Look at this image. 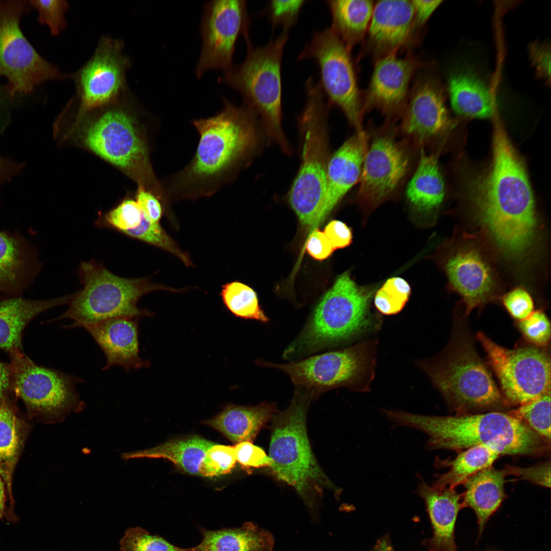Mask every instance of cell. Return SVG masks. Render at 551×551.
I'll return each mask as SVG.
<instances>
[{
  "label": "cell",
  "instance_id": "obj_1",
  "mask_svg": "<svg viewBox=\"0 0 551 551\" xmlns=\"http://www.w3.org/2000/svg\"><path fill=\"white\" fill-rule=\"evenodd\" d=\"M492 159L488 171L471 187L480 222L506 256L519 259L535 242V199L522 160L498 121L494 127Z\"/></svg>",
  "mask_w": 551,
  "mask_h": 551
},
{
  "label": "cell",
  "instance_id": "obj_2",
  "mask_svg": "<svg viewBox=\"0 0 551 551\" xmlns=\"http://www.w3.org/2000/svg\"><path fill=\"white\" fill-rule=\"evenodd\" d=\"M256 116L224 97L216 114L192 121L199 136L193 157L160 181L170 204L212 196L233 181L257 146Z\"/></svg>",
  "mask_w": 551,
  "mask_h": 551
},
{
  "label": "cell",
  "instance_id": "obj_3",
  "mask_svg": "<svg viewBox=\"0 0 551 551\" xmlns=\"http://www.w3.org/2000/svg\"><path fill=\"white\" fill-rule=\"evenodd\" d=\"M385 414L396 425L425 433L429 449L457 451L484 445L515 455L538 453L545 447L542 437L511 413L431 416L387 410Z\"/></svg>",
  "mask_w": 551,
  "mask_h": 551
},
{
  "label": "cell",
  "instance_id": "obj_4",
  "mask_svg": "<svg viewBox=\"0 0 551 551\" xmlns=\"http://www.w3.org/2000/svg\"><path fill=\"white\" fill-rule=\"evenodd\" d=\"M312 397L298 390L289 407L274 415L269 457L274 475L297 491L315 517L323 490L338 488L319 466L308 439L306 415Z\"/></svg>",
  "mask_w": 551,
  "mask_h": 551
},
{
  "label": "cell",
  "instance_id": "obj_5",
  "mask_svg": "<svg viewBox=\"0 0 551 551\" xmlns=\"http://www.w3.org/2000/svg\"><path fill=\"white\" fill-rule=\"evenodd\" d=\"M465 327L457 322L444 349L418 363L449 406L460 413L494 407L503 400Z\"/></svg>",
  "mask_w": 551,
  "mask_h": 551
},
{
  "label": "cell",
  "instance_id": "obj_6",
  "mask_svg": "<svg viewBox=\"0 0 551 551\" xmlns=\"http://www.w3.org/2000/svg\"><path fill=\"white\" fill-rule=\"evenodd\" d=\"M305 89V106L299 118L302 160L288 200L301 223L314 227L322 222L321 210L330 157L326 121L329 103L320 83L312 78L306 81Z\"/></svg>",
  "mask_w": 551,
  "mask_h": 551
},
{
  "label": "cell",
  "instance_id": "obj_7",
  "mask_svg": "<svg viewBox=\"0 0 551 551\" xmlns=\"http://www.w3.org/2000/svg\"><path fill=\"white\" fill-rule=\"evenodd\" d=\"M288 32L282 33L266 45L255 47L246 40L244 60L218 80L239 92L244 106L260 116L268 137L286 153L289 147L282 127L281 67Z\"/></svg>",
  "mask_w": 551,
  "mask_h": 551
},
{
  "label": "cell",
  "instance_id": "obj_8",
  "mask_svg": "<svg viewBox=\"0 0 551 551\" xmlns=\"http://www.w3.org/2000/svg\"><path fill=\"white\" fill-rule=\"evenodd\" d=\"M79 276L83 289L74 293L69 308L52 320H72L73 322L65 328H82L115 317L138 319L150 316L151 312L137 306L142 296L159 289L176 291L174 289L154 284L147 278L117 276L94 261L82 262Z\"/></svg>",
  "mask_w": 551,
  "mask_h": 551
},
{
  "label": "cell",
  "instance_id": "obj_9",
  "mask_svg": "<svg viewBox=\"0 0 551 551\" xmlns=\"http://www.w3.org/2000/svg\"><path fill=\"white\" fill-rule=\"evenodd\" d=\"M371 294L358 286L348 272L339 276L284 356L290 357L334 346L368 331L373 324L369 309Z\"/></svg>",
  "mask_w": 551,
  "mask_h": 551
},
{
  "label": "cell",
  "instance_id": "obj_10",
  "mask_svg": "<svg viewBox=\"0 0 551 551\" xmlns=\"http://www.w3.org/2000/svg\"><path fill=\"white\" fill-rule=\"evenodd\" d=\"M117 100L88 126L84 143L93 153L131 175L167 206L168 202L153 169L144 134L138 128L136 118L117 105Z\"/></svg>",
  "mask_w": 551,
  "mask_h": 551
},
{
  "label": "cell",
  "instance_id": "obj_11",
  "mask_svg": "<svg viewBox=\"0 0 551 551\" xmlns=\"http://www.w3.org/2000/svg\"><path fill=\"white\" fill-rule=\"evenodd\" d=\"M376 348L375 341L368 340L286 364L261 363L284 371L313 397L338 387L366 392L375 374Z\"/></svg>",
  "mask_w": 551,
  "mask_h": 551
},
{
  "label": "cell",
  "instance_id": "obj_12",
  "mask_svg": "<svg viewBox=\"0 0 551 551\" xmlns=\"http://www.w3.org/2000/svg\"><path fill=\"white\" fill-rule=\"evenodd\" d=\"M28 10L26 1H0V76L7 78L5 90L10 96L69 77L41 56L23 34L20 20Z\"/></svg>",
  "mask_w": 551,
  "mask_h": 551
},
{
  "label": "cell",
  "instance_id": "obj_13",
  "mask_svg": "<svg viewBox=\"0 0 551 551\" xmlns=\"http://www.w3.org/2000/svg\"><path fill=\"white\" fill-rule=\"evenodd\" d=\"M350 52L329 28L313 33L298 60L316 61L319 82L329 103L338 107L356 132H360L364 131L362 96Z\"/></svg>",
  "mask_w": 551,
  "mask_h": 551
},
{
  "label": "cell",
  "instance_id": "obj_14",
  "mask_svg": "<svg viewBox=\"0 0 551 551\" xmlns=\"http://www.w3.org/2000/svg\"><path fill=\"white\" fill-rule=\"evenodd\" d=\"M9 356L12 391L29 408L59 418L83 409L84 404L76 389L82 379L39 366L22 350Z\"/></svg>",
  "mask_w": 551,
  "mask_h": 551
},
{
  "label": "cell",
  "instance_id": "obj_15",
  "mask_svg": "<svg viewBox=\"0 0 551 551\" xmlns=\"http://www.w3.org/2000/svg\"><path fill=\"white\" fill-rule=\"evenodd\" d=\"M477 338L486 352L504 396L509 404L521 405L550 389V359L536 346L505 348L479 332Z\"/></svg>",
  "mask_w": 551,
  "mask_h": 551
},
{
  "label": "cell",
  "instance_id": "obj_16",
  "mask_svg": "<svg viewBox=\"0 0 551 551\" xmlns=\"http://www.w3.org/2000/svg\"><path fill=\"white\" fill-rule=\"evenodd\" d=\"M121 40L103 36L87 62L70 74L75 83L80 114L102 108L128 91L127 73L131 64Z\"/></svg>",
  "mask_w": 551,
  "mask_h": 551
},
{
  "label": "cell",
  "instance_id": "obj_17",
  "mask_svg": "<svg viewBox=\"0 0 551 551\" xmlns=\"http://www.w3.org/2000/svg\"><path fill=\"white\" fill-rule=\"evenodd\" d=\"M249 18L245 1L207 2L200 25L202 47L195 67L201 78L206 72L219 69L223 73L234 67L233 56L239 36L249 38Z\"/></svg>",
  "mask_w": 551,
  "mask_h": 551
},
{
  "label": "cell",
  "instance_id": "obj_18",
  "mask_svg": "<svg viewBox=\"0 0 551 551\" xmlns=\"http://www.w3.org/2000/svg\"><path fill=\"white\" fill-rule=\"evenodd\" d=\"M409 147V142L397 139L391 129H383L369 139L359 182L361 201L377 204L400 190L411 168Z\"/></svg>",
  "mask_w": 551,
  "mask_h": 551
},
{
  "label": "cell",
  "instance_id": "obj_19",
  "mask_svg": "<svg viewBox=\"0 0 551 551\" xmlns=\"http://www.w3.org/2000/svg\"><path fill=\"white\" fill-rule=\"evenodd\" d=\"M424 65L419 57L396 54L375 60L367 89L362 96L364 113L373 109L388 118L401 116L409 96V86L416 70Z\"/></svg>",
  "mask_w": 551,
  "mask_h": 551
},
{
  "label": "cell",
  "instance_id": "obj_20",
  "mask_svg": "<svg viewBox=\"0 0 551 551\" xmlns=\"http://www.w3.org/2000/svg\"><path fill=\"white\" fill-rule=\"evenodd\" d=\"M401 117L400 129L406 140L419 148L444 132L449 118L436 78L422 76L415 82Z\"/></svg>",
  "mask_w": 551,
  "mask_h": 551
},
{
  "label": "cell",
  "instance_id": "obj_21",
  "mask_svg": "<svg viewBox=\"0 0 551 551\" xmlns=\"http://www.w3.org/2000/svg\"><path fill=\"white\" fill-rule=\"evenodd\" d=\"M418 32L411 1H381L374 4L365 51L376 60L412 45Z\"/></svg>",
  "mask_w": 551,
  "mask_h": 551
},
{
  "label": "cell",
  "instance_id": "obj_22",
  "mask_svg": "<svg viewBox=\"0 0 551 551\" xmlns=\"http://www.w3.org/2000/svg\"><path fill=\"white\" fill-rule=\"evenodd\" d=\"M42 266L31 242L16 232L0 231V299L22 296Z\"/></svg>",
  "mask_w": 551,
  "mask_h": 551
},
{
  "label": "cell",
  "instance_id": "obj_23",
  "mask_svg": "<svg viewBox=\"0 0 551 551\" xmlns=\"http://www.w3.org/2000/svg\"><path fill=\"white\" fill-rule=\"evenodd\" d=\"M103 350L106 362L102 369L119 365L127 372L147 367L139 356L138 319L115 317L82 327Z\"/></svg>",
  "mask_w": 551,
  "mask_h": 551
},
{
  "label": "cell",
  "instance_id": "obj_24",
  "mask_svg": "<svg viewBox=\"0 0 551 551\" xmlns=\"http://www.w3.org/2000/svg\"><path fill=\"white\" fill-rule=\"evenodd\" d=\"M369 139L365 131L356 132L330 157L321 210L322 221L345 194L359 183Z\"/></svg>",
  "mask_w": 551,
  "mask_h": 551
},
{
  "label": "cell",
  "instance_id": "obj_25",
  "mask_svg": "<svg viewBox=\"0 0 551 551\" xmlns=\"http://www.w3.org/2000/svg\"><path fill=\"white\" fill-rule=\"evenodd\" d=\"M446 271L450 284L462 298L465 315L492 297L495 288L493 273L478 251L469 248L459 251L448 260Z\"/></svg>",
  "mask_w": 551,
  "mask_h": 551
},
{
  "label": "cell",
  "instance_id": "obj_26",
  "mask_svg": "<svg viewBox=\"0 0 551 551\" xmlns=\"http://www.w3.org/2000/svg\"><path fill=\"white\" fill-rule=\"evenodd\" d=\"M417 493L423 499L433 528V536L424 544L429 551H457L454 530L462 494L455 488L430 485L422 479Z\"/></svg>",
  "mask_w": 551,
  "mask_h": 551
},
{
  "label": "cell",
  "instance_id": "obj_27",
  "mask_svg": "<svg viewBox=\"0 0 551 551\" xmlns=\"http://www.w3.org/2000/svg\"><path fill=\"white\" fill-rule=\"evenodd\" d=\"M74 294L47 299L22 296L0 299V348L9 355L22 350V337L28 323L46 310L69 304Z\"/></svg>",
  "mask_w": 551,
  "mask_h": 551
},
{
  "label": "cell",
  "instance_id": "obj_28",
  "mask_svg": "<svg viewBox=\"0 0 551 551\" xmlns=\"http://www.w3.org/2000/svg\"><path fill=\"white\" fill-rule=\"evenodd\" d=\"M448 90L452 107L457 114L487 118L493 114L492 96L486 82L469 67L457 68L449 75Z\"/></svg>",
  "mask_w": 551,
  "mask_h": 551
},
{
  "label": "cell",
  "instance_id": "obj_29",
  "mask_svg": "<svg viewBox=\"0 0 551 551\" xmlns=\"http://www.w3.org/2000/svg\"><path fill=\"white\" fill-rule=\"evenodd\" d=\"M277 411L274 404L267 403L255 406L229 405L217 415L204 423L221 433L234 444L252 442Z\"/></svg>",
  "mask_w": 551,
  "mask_h": 551
},
{
  "label": "cell",
  "instance_id": "obj_30",
  "mask_svg": "<svg viewBox=\"0 0 551 551\" xmlns=\"http://www.w3.org/2000/svg\"><path fill=\"white\" fill-rule=\"evenodd\" d=\"M507 475L506 469H497L491 466L478 472L463 484L465 491L462 494V508L468 507L474 512L479 536L506 497L504 485Z\"/></svg>",
  "mask_w": 551,
  "mask_h": 551
},
{
  "label": "cell",
  "instance_id": "obj_31",
  "mask_svg": "<svg viewBox=\"0 0 551 551\" xmlns=\"http://www.w3.org/2000/svg\"><path fill=\"white\" fill-rule=\"evenodd\" d=\"M418 162L405 188V196L416 210L428 212L437 208L445 195V183L436 155L419 149Z\"/></svg>",
  "mask_w": 551,
  "mask_h": 551
},
{
  "label": "cell",
  "instance_id": "obj_32",
  "mask_svg": "<svg viewBox=\"0 0 551 551\" xmlns=\"http://www.w3.org/2000/svg\"><path fill=\"white\" fill-rule=\"evenodd\" d=\"M199 530L202 541L190 551H272L274 546L273 535L252 522L237 528Z\"/></svg>",
  "mask_w": 551,
  "mask_h": 551
},
{
  "label": "cell",
  "instance_id": "obj_33",
  "mask_svg": "<svg viewBox=\"0 0 551 551\" xmlns=\"http://www.w3.org/2000/svg\"><path fill=\"white\" fill-rule=\"evenodd\" d=\"M326 3L332 16L331 30L351 52L366 35L374 2L368 0H329Z\"/></svg>",
  "mask_w": 551,
  "mask_h": 551
},
{
  "label": "cell",
  "instance_id": "obj_34",
  "mask_svg": "<svg viewBox=\"0 0 551 551\" xmlns=\"http://www.w3.org/2000/svg\"><path fill=\"white\" fill-rule=\"evenodd\" d=\"M214 444L201 437L194 436L168 441L149 449L125 453L122 458L166 459L186 472L199 475L200 463Z\"/></svg>",
  "mask_w": 551,
  "mask_h": 551
},
{
  "label": "cell",
  "instance_id": "obj_35",
  "mask_svg": "<svg viewBox=\"0 0 551 551\" xmlns=\"http://www.w3.org/2000/svg\"><path fill=\"white\" fill-rule=\"evenodd\" d=\"M502 455L496 447L480 445L462 450L453 460L443 461L439 465L449 467L446 472L437 475L433 485L455 488L478 472L492 466Z\"/></svg>",
  "mask_w": 551,
  "mask_h": 551
},
{
  "label": "cell",
  "instance_id": "obj_36",
  "mask_svg": "<svg viewBox=\"0 0 551 551\" xmlns=\"http://www.w3.org/2000/svg\"><path fill=\"white\" fill-rule=\"evenodd\" d=\"M21 442L19 420L6 399L0 400V474L9 484Z\"/></svg>",
  "mask_w": 551,
  "mask_h": 551
},
{
  "label": "cell",
  "instance_id": "obj_37",
  "mask_svg": "<svg viewBox=\"0 0 551 551\" xmlns=\"http://www.w3.org/2000/svg\"><path fill=\"white\" fill-rule=\"evenodd\" d=\"M221 296L228 309L235 315L262 322L269 319L261 308L256 292L249 286L238 281L223 286Z\"/></svg>",
  "mask_w": 551,
  "mask_h": 551
},
{
  "label": "cell",
  "instance_id": "obj_38",
  "mask_svg": "<svg viewBox=\"0 0 551 551\" xmlns=\"http://www.w3.org/2000/svg\"><path fill=\"white\" fill-rule=\"evenodd\" d=\"M511 413L544 439H550V389Z\"/></svg>",
  "mask_w": 551,
  "mask_h": 551
},
{
  "label": "cell",
  "instance_id": "obj_39",
  "mask_svg": "<svg viewBox=\"0 0 551 551\" xmlns=\"http://www.w3.org/2000/svg\"><path fill=\"white\" fill-rule=\"evenodd\" d=\"M121 551H190L170 543L162 537L150 534L140 527L128 529L120 540Z\"/></svg>",
  "mask_w": 551,
  "mask_h": 551
},
{
  "label": "cell",
  "instance_id": "obj_40",
  "mask_svg": "<svg viewBox=\"0 0 551 551\" xmlns=\"http://www.w3.org/2000/svg\"><path fill=\"white\" fill-rule=\"evenodd\" d=\"M234 446L212 445L206 453L199 468V475L213 477L229 473L236 464Z\"/></svg>",
  "mask_w": 551,
  "mask_h": 551
},
{
  "label": "cell",
  "instance_id": "obj_41",
  "mask_svg": "<svg viewBox=\"0 0 551 551\" xmlns=\"http://www.w3.org/2000/svg\"><path fill=\"white\" fill-rule=\"evenodd\" d=\"M142 217L137 202L127 199L105 215L103 225L123 233L138 227Z\"/></svg>",
  "mask_w": 551,
  "mask_h": 551
},
{
  "label": "cell",
  "instance_id": "obj_42",
  "mask_svg": "<svg viewBox=\"0 0 551 551\" xmlns=\"http://www.w3.org/2000/svg\"><path fill=\"white\" fill-rule=\"evenodd\" d=\"M29 3L38 12V21L47 25L53 35H58L65 28V13L69 5L64 0L30 1Z\"/></svg>",
  "mask_w": 551,
  "mask_h": 551
},
{
  "label": "cell",
  "instance_id": "obj_43",
  "mask_svg": "<svg viewBox=\"0 0 551 551\" xmlns=\"http://www.w3.org/2000/svg\"><path fill=\"white\" fill-rule=\"evenodd\" d=\"M304 0H272L266 7L265 12L272 27L281 26L283 31L288 30L298 20Z\"/></svg>",
  "mask_w": 551,
  "mask_h": 551
},
{
  "label": "cell",
  "instance_id": "obj_44",
  "mask_svg": "<svg viewBox=\"0 0 551 551\" xmlns=\"http://www.w3.org/2000/svg\"><path fill=\"white\" fill-rule=\"evenodd\" d=\"M518 327L525 338L535 346H545L550 341V321L541 310L534 311L526 318L518 321Z\"/></svg>",
  "mask_w": 551,
  "mask_h": 551
},
{
  "label": "cell",
  "instance_id": "obj_45",
  "mask_svg": "<svg viewBox=\"0 0 551 551\" xmlns=\"http://www.w3.org/2000/svg\"><path fill=\"white\" fill-rule=\"evenodd\" d=\"M502 302L510 314L518 321L526 318L534 311L532 296L521 287L509 291L503 297Z\"/></svg>",
  "mask_w": 551,
  "mask_h": 551
},
{
  "label": "cell",
  "instance_id": "obj_46",
  "mask_svg": "<svg viewBox=\"0 0 551 551\" xmlns=\"http://www.w3.org/2000/svg\"><path fill=\"white\" fill-rule=\"evenodd\" d=\"M236 461L248 469L270 466L271 460L263 449L251 442L244 441L234 446Z\"/></svg>",
  "mask_w": 551,
  "mask_h": 551
},
{
  "label": "cell",
  "instance_id": "obj_47",
  "mask_svg": "<svg viewBox=\"0 0 551 551\" xmlns=\"http://www.w3.org/2000/svg\"><path fill=\"white\" fill-rule=\"evenodd\" d=\"M506 469L508 474L514 475L540 486L550 487V462L526 468L508 467Z\"/></svg>",
  "mask_w": 551,
  "mask_h": 551
},
{
  "label": "cell",
  "instance_id": "obj_48",
  "mask_svg": "<svg viewBox=\"0 0 551 551\" xmlns=\"http://www.w3.org/2000/svg\"><path fill=\"white\" fill-rule=\"evenodd\" d=\"M136 201L145 218L153 223H160L164 208L161 201L155 194L139 186Z\"/></svg>",
  "mask_w": 551,
  "mask_h": 551
},
{
  "label": "cell",
  "instance_id": "obj_49",
  "mask_svg": "<svg viewBox=\"0 0 551 551\" xmlns=\"http://www.w3.org/2000/svg\"><path fill=\"white\" fill-rule=\"evenodd\" d=\"M306 247L310 256L319 261L328 258L334 251L324 232L318 229L310 234Z\"/></svg>",
  "mask_w": 551,
  "mask_h": 551
},
{
  "label": "cell",
  "instance_id": "obj_50",
  "mask_svg": "<svg viewBox=\"0 0 551 551\" xmlns=\"http://www.w3.org/2000/svg\"><path fill=\"white\" fill-rule=\"evenodd\" d=\"M324 233L331 242L334 250L349 245L352 240L349 228L343 222L334 220L325 227Z\"/></svg>",
  "mask_w": 551,
  "mask_h": 551
},
{
  "label": "cell",
  "instance_id": "obj_51",
  "mask_svg": "<svg viewBox=\"0 0 551 551\" xmlns=\"http://www.w3.org/2000/svg\"><path fill=\"white\" fill-rule=\"evenodd\" d=\"M531 60L538 74L544 79H550V48L546 44L534 43L530 47Z\"/></svg>",
  "mask_w": 551,
  "mask_h": 551
},
{
  "label": "cell",
  "instance_id": "obj_52",
  "mask_svg": "<svg viewBox=\"0 0 551 551\" xmlns=\"http://www.w3.org/2000/svg\"><path fill=\"white\" fill-rule=\"evenodd\" d=\"M376 308L385 315H393L399 312L406 303L382 287L376 293L374 299Z\"/></svg>",
  "mask_w": 551,
  "mask_h": 551
},
{
  "label": "cell",
  "instance_id": "obj_53",
  "mask_svg": "<svg viewBox=\"0 0 551 551\" xmlns=\"http://www.w3.org/2000/svg\"><path fill=\"white\" fill-rule=\"evenodd\" d=\"M413 6L414 22L417 32L420 31L429 20L442 1H411Z\"/></svg>",
  "mask_w": 551,
  "mask_h": 551
},
{
  "label": "cell",
  "instance_id": "obj_54",
  "mask_svg": "<svg viewBox=\"0 0 551 551\" xmlns=\"http://www.w3.org/2000/svg\"><path fill=\"white\" fill-rule=\"evenodd\" d=\"M382 288L406 303L408 300L411 293V288L409 284L404 279L399 277L388 279Z\"/></svg>",
  "mask_w": 551,
  "mask_h": 551
},
{
  "label": "cell",
  "instance_id": "obj_55",
  "mask_svg": "<svg viewBox=\"0 0 551 551\" xmlns=\"http://www.w3.org/2000/svg\"><path fill=\"white\" fill-rule=\"evenodd\" d=\"M24 164L0 156V187L12 180L23 168Z\"/></svg>",
  "mask_w": 551,
  "mask_h": 551
},
{
  "label": "cell",
  "instance_id": "obj_56",
  "mask_svg": "<svg viewBox=\"0 0 551 551\" xmlns=\"http://www.w3.org/2000/svg\"><path fill=\"white\" fill-rule=\"evenodd\" d=\"M10 391H12L11 365L0 361V400L6 399Z\"/></svg>",
  "mask_w": 551,
  "mask_h": 551
},
{
  "label": "cell",
  "instance_id": "obj_57",
  "mask_svg": "<svg viewBox=\"0 0 551 551\" xmlns=\"http://www.w3.org/2000/svg\"><path fill=\"white\" fill-rule=\"evenodd\" d=\"M6 502L5 485L3 478L0 474V520L5 517L6 515Z\"/></svg>",
  "mask_w": 551,
  "mask_h": 551
},
{
  "label": "cell",
  "instance_id": "obj_58",
  "mask_svg": "<svg viewBox=\"0 0 551 551\" xmlns=\"http://www.w3.org/2000/svg\"><path fill=\"white\" fill-rule=\"evenodd\" d=\"M373 551H394L387 536L383 537L377 542Z\"/></svg>",
  "mask_w": 551,
  "mask_h": 551
},
{
  "label": "cell",
  "instance_id": "obj_59",
  "mask_svg": "<svg viewBox=\"0 0 551 551\" xmlns=\"http://www.w3.org/2000/svg\"><path fill=\"white\" fill-rule=\"evenodd\" d=\"M1 101H2V98H1V96L0 95V104L1 103Z\"/></svg>",
  "mask_w": 551,
  "mask_h": 551
}]
</instances>
